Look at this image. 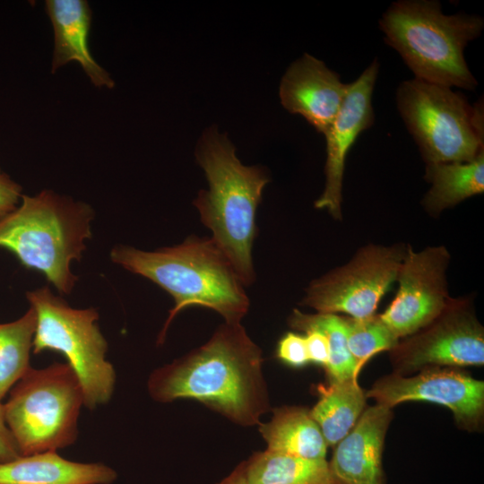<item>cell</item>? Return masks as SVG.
Here are the masks:
<instances>
[{
  "label": "cell",
  "instance_id": "6da1fadb",
  "mask_svg": "<svg viewBox=\"0 0 484 484\" xmlns=\"http://www.w3.org/2000/svg\"><path fill=\"white\" fill-rule=\"evenodd\" d=\"M260 347L241 323L220 324L202 346L149 376L159 402L193 399L244 427L260 425L271 409Z\"/></svg>",
  "mask_w": 484,
  "mask_h": 484
},
{
  "label": "cell",
  "instance_id": "5bb4252c",
  "mask_svg": "<svg viewBox=\"0 0 484 484\" xmlns=\"http://www.w3.org/2000/svg\"><path fill=\"white\" fill-rule=\"evenodd\" d=\"M349 83L316 57L306 53L290 64L282 76L279 96L283 108L302 116L324 134L345 99Z\"/></svg>",
  "mask_w": 484,
  "mask_h": 484
},
{
  "label": "cell",
  "instance_id": "30bf717a",
  "mask_svg": "<svg viewBox=\"0 0 484 484\" xmlns=\"http://www.w3.org/2000/svg\"><path fill=\"white\" fill-rule=\"evenodd\" d=\"M389 356L393 373L402 376L432 367L483 366L484 328L471 300L451 298L437 317L399 341Z\"/></svg>",
  "mask_w": 484,
  "mask_h": 484
},
{
  "label": "cell",
  "instance_id": "52a82bcc",
  "mask_svg": "<svg viewBox=\"0 0 484 484\" xmlns=\"http://www.w3.org/2000/svg\"><path fill=\"white\" fill-rule=\"evenodd\" d=\"M399 113L426 164L470 162L484 152L483 103L450 87L411 79L396 91Z\"/></svg>",
  "mask_w": 484,
  "mask_h": 484
},
{
  "label": "cell",
  "instance_id": "484cf974",
  "mask_svg": "<svg viewBox=\"0 0 484 484\" xmlns=\"http://www.w3.org/2000/svg\"><path fill=\"white\" fill-rule=\"evenodd\" d=\"M304 333L309 361L326 368L330 360V346L326 336L317 330Z\"/></svg>",
  "mask_w": 484,
  "mask_h": 484
},
{
  "label": "cell",
  "instance_id": "7a4b0ae2",
  "mask_svg": "<svg viewBox=\"0 0 484 484\" xmlns=\"http://www.w3.org/2000/svg\"><path fill=\"white\" fill-rule=\"evenodd\" d=\"M113 263L142 275L167 291L174 307L159 335L162 342L174 317L188 307L220 314L226 323H240L250 301L230 261L212 239L190 235L181 244L143 251L128 246L111 250Z\"/></svg>",
  "mask_w": 484,
  "mask_h": 484
},
{
  "label": "cell",
  "instance_id": "cb8c5ba5",
  "mask_svg": "<svg viewBox=\"0 0 484 484\" xmlns=\"http://www.w3.org/2000/svg\"><path fill=\"white\" fill-rule=\"evenodd\" d=\"M348 349L359 369L374 355L394 348L399 339L379 315L363 318L343 316Z\"/></svg>",
  "mask_w": 484,
  "mask_h": 484
},
{
  "label": "cell",
  "instance_id": "7c38bea8",
  "mask_svg": "<svg viewBox=\"0 0 484 484\" xmlns=\"http://www.w3.org/2000/svg\"><path fill=\"white\" fill-rule=\"evenodd\" d=\"M450 254L445 246L415 252L410 245L400 266L397 293L380 314L383 322L401 340L430 324L447 306L446 270Z\"/></svg>",
  "mask_w": 484,
  "mask_h": 484
},
{
  "label": "cell",
  "instance_id": "ba28073f",
  "mask_svg": "<svg viewBox=\"0 0 484 484\" xmlns=\"http://www.w3.org/2000/svg\"><path fill=\"white\" fill-rule=\"evenodd\" d=\"M26 297L37 317L33 353L52 350L65 357L79 379L86 408L108 402L116 374L106 359L108 343L96 323L97 310L73 308L48 287L28 291Z\"/></svg>",
  "mask_w": 484,
  "mask_h": 484
},
{
  "label": "cell",
  "instance_id": "9c48e42d",
  "mask_svg": "<svg viewBox=\"0 0 484 484\" xmlns=\"http://www.w3.org/2000/svg\"><path fill=\"white\" fill-rule=\"evenodd\" d=\"M407 246L368 245L346 264L314 280L302 305L317 313H344L353 318L376 314L377 306L396 281Z\"/></svg>",
  "mask_w": 484,
  "mask_h": 484
},
{
  "label": "cell",
  "instance_id": "4fadbf2b",
  "mask_svg": "<svg viewBox=\"0 0 484 484\" xmlns=\"http://www.w3.org/2000/svg\"><path fill=\"white\" fill-rule=\"evenodd\" d=\"M379 64L375 59L349 88L333 124L324 134L326 141L325 186L315 202L316 209H326L341 220V191L346 156L361 132L374 123L372 93Z\"/></svg>",
  "mask_w": 484,
  "mask_h": 484
},
{
  "label": "cell",
  "instance_id": "d4e9b609",
  "mask_svg": "<svg viewBox=\"0 0 484 484\" xmlns=\"http://www.w3.org/2000/svg\"><path fill=\"white\" fill-rule=\"evenodd\" d=\"M277 358L292 367H303L309 362L304 335L292 332L287 333L279 341Z\"/></svg>",
  "mask_w": 484,
  "mask_h": 484
},
{
  "label": "cell",
  "instance_id": "44dd1931",
  "mask_svg": "<svg viewBox=\"0 0 484 484\" xmlns=\"http://www.w3.org/2000/svg\"><path fill=\"white\" fill-rule=\"evenodd\" d=\"M243 463L248 484H333L326 459L265 450Z\"/></svg>",
  "mask_w": 484,
  "mask_h": 484
},
{
  "label": "cell",
  "instance_id": "83f0119b",
  "mask_svg": "<svg viewBox=\"0 0 484 484\" xmlns=\"http://www.w3.org/2000/svg\"><path fill=\"white\" fill-rule=\"evenodd\" d=\"M19 456L21 454L5 423L3 404L0 402V462L10 461Z\"/></svg>",
  "mask_w": 484,
  "mask_h": 484
},
{
  "label": "cell",
  "instance_id": "5b68a950",
  "mask_svg": "<svg viewBox=\"0 0 484 484\" xmlns=\"http://www.w3.org/2000/svg\"><path fill=\"white\" fill-rule=\"evenodd\" d=\"M92 218L88 204L52 191L22 195L20 204L0 221V247L68 294L77 281L71 263L80 260L86 248Z\"/></svg>",
  "mask_w": 484,
  "mask_h": 484
},
{
  "label": "cell",
  "instance_id": "277c9868",
  "mask_svg": "<svg viewBox=\"0 0 484 484\" xmlns=\"http://www.w3.org/2000/svg\"><path fill=\"white\" fill-rule=\"evenodd\" d=\"M385 41L402 56L415 79L474 91L464 49L477 39L484 20L463 13L444 14L438 1L401 0L393 3L379 21Z\"/></svg>",
  "mask_w": 484,
  "mask_h": 484
},
{
  "label": "cell",
  "instance_id": "ac0fdd59",
  "mask_svg": "<svg viewBox=\"0 0 484 484\" xmlns=\"http://www.w3.org/2000/svg\"><path fill=\"white\" fill-rule=\"evenodd\" d=\"M259 431L269 451L306 459H325L326 442L309 410L304 407L273 409L271 419L260 423Z\"/></svg>",
  "mask_w": 484,
  "mask_h": 484
},
{
  "label": "cell",
  "instance_id": "3957f363",
  "mask_svg": "<svg viewBox=\"0 0 484 484\" xmlns=\"http://www.w3.org/2000/svg\"><path fill=\"white\" fill-rule=\"evenodd\" d=\"M195 158L205 173L208 189L200 190L193 203L244 286H250L255 281L252 248L256 211L269 175L261 166L242 164L235 146L216 125L203 133Z\"/></svg>",
  "mask_w": 484,
  "mask_h": 484
},
{
  "label": "cell",
  "instance_id": "8992f818",
  "mask_svg": "<svg viewBox=\"0 0 484 484\" xmlns=\"http://www.w3.org/2000/svg\"><path fill=\"white\" fill-rule=\"evenodd\" d=\"M82 405L81 384L67 363L30 367L3 404L5 423L20 454L56 452L73 445Z\"/></svg>",
  "mask_w": 484,
  "mask_h": 484
},
{
  "label": "cell",
  "instance_id": "8fae6325",
  "mask_svg": "<svg viewBox=\"0 0 484 484\" xmlns=\"http://www.w3.org/2000/svg\"><path fill=\"white\" fill-rule=\"evenodd\" d=\"M365 393L390 409L406 402L440 404L452 411L460 429L483 428L484 382L459 367H426L410 376L392 373L377 379Z\"/></svg>",
  "mask_w": 484,
  "mask_h": 484
},
{
  "label": "cell",
  "instance_id": "603a6c76",
  "mask_svg": "<svg viewBox=\"0 0 484 484\" xmlns=\"http://www.w3.org/2000/svg\"><path fill=\"white\" fill-rule=\"evenodd\" d=\"M288 324L298 331L317 330L326 336L330 346V360L325 368L329 381L358 377L360 369L348 349L343 316L305 314L295 308L288 318Z\"/></svg>",
  "mask_w": 484,
  "mask_h": 484
},
{
  "label": "cell",
  "instance_id": "e0dca14e",
  "mask_svg": "<svg viewBox=\"0 0 484 484\" xmlns=\"http://www.w3.org/2000/svg\"><path fill=\"white\" fill-rule=\"evenodd\" d=\"M116 478L105 464L72 462L56 452L0 462V484H110Z\"/></svg>",
  "mask_w": 484,
  "mask_h": 484
},
{
  "label": "cell",
  "instance_id": "ffe728a7",
  "mask_svg": "<svg viewBox=\"0 0 484 484\" xmlns=\"http://www.w3.org/2000/svg\"><path fill=\"white\" fill-rule=\"evenodd\" d=\"M425 178L431 184L422 206L437 216L445 209L484 191V152L470 162L427 164Z\"/></svg>",
  "mask_w": 484,
  "mask_h": 484
},
{
  "label": "cell",
  "instance_id": "2e32d148",
  "mask_svg": "<svg viewBox=\"0 0 484 484\" xmlns=\"http://www.w3.org/2000/svg\"><path fill=\"white\" fill-rule=\"evenodd\" d=\"M46 11L54 30L52 73L65 64H80L96 87L112 89L109 73L93 58L88 39L91 26V11L85 0H48Z\"/></svg>",
  "mask_w": 484,
  "mask_h": 484
},
{
  "label": "cell",
  "instance_id": "d6986e66",
  "mask_svg": "<svg viewBox=\"0 0 484 484\" xmlns=\"http://www.w3.org/2000/svg\"><path fill=\"white\" fill-rule=\"evenodd\" d=\"M317 391L319 399L309 413L327 446L334 447L366 409L367 396L355 377L329 381L326 385H318Z\"/></svg>",
  "mask_w": 484,
  "mask_h": 484
},
{
  "label": "cell",
  "instance_id": "4316f807",
  "mask_svg": "<svg viewBox=\"0 0 484 484\" xmlns=\"http://www.w3.org/2000/svg\"><path fill=\"white\" fill-rule=\"evenodd\" d=\"M21 186L0 169V221L18 206Z\"/></svg>",
  "mask_w": 484,
  "mask_h": 484
},
{
  "label": "cell",
  "instance_id": "7402d4cb",
  "mask_svg": "<svg viewBox=\"0 0 484 484\" xmlns=\"http://www.w3.org/2000/svg\"><path fill=\"white\" fill-rule=\"evenodd\" d=\"M36 322V313L30 307L19 319L0 324V402L31 367Z\"/></svg>",
  "mask_w": 484,
  "mask_h": 484
},
{
  "label": "cell",
  "instance_id": "9a60e30c",
  "mask_svg": "<svg viewBox=\"0 0 484 484\" xmlns=\"http://www.w3.org/2000/svg\"><path fill=\"white\" fill-rule=\"evenodd\" d=\"M393 417L381 404L364 410L328 462L333 484H384L383 449Z\"/></svg>",
  "mask_w": 484,
  "mask_h": 484
},
{
  "label": "cell",
  "instance_id": "f1b7e54d",
  "mask_svg": "<svg viewBox=\"0 0 484 484\" xmlns=\"http://www.w3.org/2000/svg\"><path fill=\"white\" fill-rule=\"evenodd\" d=\"M218 484H248L244 475L243 463L239 464L228 477Z\"/></svg>",
  "mask_w": 484,
  "mask_h": 484
}]
</instances>
